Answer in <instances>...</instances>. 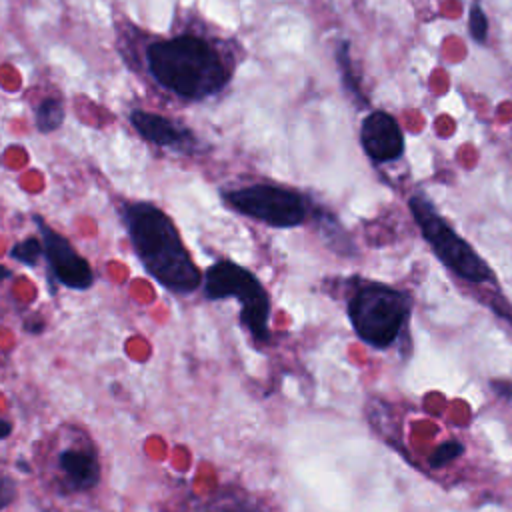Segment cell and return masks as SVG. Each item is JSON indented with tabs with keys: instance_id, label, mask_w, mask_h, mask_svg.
<instances>
[{
	"instance_id": "cell-19",
	"label": "cell",
	"mask_w": 512,
	"mask_h": 512,
	"mask_svg": "<svg viewBox=\"0 0 512 512\" xmlns=\"http://www.w3.org/2000/svg\"><path fill=\"white\" fill-rule=\"evenodd\" d=\"M230 512H260V510H254V508H232Z\"/></svg>"
},
{
	"instance_id": "cell-4",
	"label": "cell",
	"mask_w": 512,
	"mask_h": 512,
	"mask_svg": "<svg viewBox=\"0 0 512 512\" xmlns=\"http://www.w3.org/2000/svg\"><path fill=\"white\" fill-rule=\"evenodd\" d=\"M408 206L424 240L444 266H448L456 276L476 284L490 282L494 278L484 258L462 236H458V232L440 216L428 196L416 192L410 196Z\"/></svg>"
},
{
	"instance_id": "cell-1",
	"label": "cell",
	"mask_w": 512,
	"mask_h": 512,
	"mask_svg": "<svg viewBox=\"0 0 512 512\" xmlns=\"http://www.w3.org/2000/svg\"><path fill=\"white\" fill-rule=\"evenodd\" d=\"M146 66L160 88L188 102L216 96L234 70L218 42L194 32L152 40L146 48Z\"/></svg>"
},
{
	"instance_id": "cell-15",
	"label": "cell",
	"mask_w": 512,
	"mask_h": 512,
	"mask_svg": "<svg viewBox=\"0 0 512 512\" xmlns=\"http://www.w3.org/2000/svg\"><path fill=\"white\" fill-rule=\"evenodd\" d=\"M462 452H464V446H462L460 442H456V440L444 442V444H440V446L434 450V454L430 456V466L440 468V466H444V464L456 460Z\"/></svg>"
},
{
	"instance_id": "cell-5",
	"label": "cell",
	"mask_w": 512,
	"mask_h": 512,
	"mask_svg": "<svg viewBox=\"0 0 512 512\" xmlns=\"http://www.w3.org/2000/svg\"><path fill=\"white\" fill-rule=\"evenodd\" d=\"M204 294L210 300L236 298L240 302V320L254 340H270V298L260 280L232 260H220L204 272Z\"/></svg>"
},
{
	"instance_id": "cell-17",
	"label": "cell",
	"mask_w": 512,
	"mask_h": 512,
	"mask_svg": "<svg viewBox=\"0 0 512 512\" xmlns=\"http://www.w3.org/2000/svg\"><path fill=\"white\" fill-rule=\"evenodd\" d=\"M10 430H12L10 422H6V420H2V418H0V440H2V438H6V436L10 434Z\"/></svg>"
},
{
	"instance_id": "cell-12",
	"label": "cell",
	"mask_w": 512,
	"mask_h": 512,
	"mask_svg": "<svg viewBox=\"0 0 512 512\" xmlns=\"http://www.w3.org/2000/svg\"><path fill=\"white\" fill-rule=\"evenodd\" d=\"M336 60H338V66H340V72H342V82H344L346 90L354 96V100H358L360 104H366V96L362 94L358 78L352 70V58H350L348 42H340V46L336 50Z\"/></svg>"
},
{
	"instance_id": "cell-10",
	"label": "cell",
	"mask_w": 512,
	"mask_h": 512,
	"mask_svg": "<svg viewBox=\"0 0 512 512\" xmlns=\"http://www.w3.org/2000/svg\"><path fill=\"white\" fill-rule=\"evenodd\" d=\"M60 468L74 490H88L96 486L100 478V466L96 458L86 450H66L58 458Z\"/></svg>"
},
{
	"instance_id": "cell-16",
	"label": "cell",
	"mask_w": 512,
	"mask_h": 512,
	"mask_svg": "<svg viewBox=\"0 0 512 512\" xmlns=\"http://www.w3.org/2000/svg\"><path fill=\"white\" fill-rule=\"evenodd\" d=\"M16 496V484L10 476L0 474V510L6 508Z\"/></svg>"
},
{
	"instance_id": "cell-3",
	"label": "cell",
	"mask_w": 512,
	"mask_h": 512,
	"mask_svg": "<svg viewBox=\"0 0 512 512\" xmlns=\"http://www.w3.org/2000/svg\"><path fill=\"white\" fill-rule=\"evenodd\" d=\"M408 314V294L380 282L360 286L348 302L354 332L374 348H388L398 338Z\"/></svg>"
},
{
	"instance_id": "cell-14",
	"label": "cell",
	"mask_w": 512,
	"mask_h": 512,
	"mask_svg": "<svg viewBox=\"0 0 512 512\" xmlns=\"http://www.w3.org/2000/svg\"><path fill=\"white\" fill-rule=\"evenodd\" d=\"M468 28H470V34L472 38L482 44L486 42V36H488V18L484 14V10L474 2L470 6V14H468Z\"/></svg>"
},
{
	"instance_id": "cell-9",
	"label": "cell",
	"mask_w": 512,
	"mask_h": 512,
	"mask_svg": "<svg viewBox=\"0 0 512 512\" xmlns=\"http://www.w3.org/2000/svg\"><path fill=\"white\" fill-rule=\"evenodd\" d=\"M130 122L144 140H148L158 148L190 150L196 146L194 134L172 118L146 112V110H134L130 114Z\"/></svg>"
},
{
	"instance_id": "cell-18",
	"label": "cell",
	"mask_w": 512,
	"mask_h": 512,
	"mask_svg": "<svg viewBox=\"0 0 512 512\" xmlns=\"http://www.w3.org/2000/svg\"><path fill=\"white\" fill-rule=\"evenodd\" d=\"M8 276H10V270H8V268H4V266H0V282H2V280H6Z\"/></svg>"
},
{
	"instance_id": "cell-8",
	"label": "cell",
	"mask_w": 512,
	"mask_h": 512,
	"mask_svg": "<svg viewBox=\"0 0 512 512\" xmlns=\"http://www.w3.org/2000/svg\"><path fill=\"white\" fill-rule=\"evenodd\" d=\"M360 144L372 162H394L404 152V134L388 112L374 110L362 120Z\"/></svg>"
},
{
	"instance_id": "cell-11",
	"label": "cell",
	"mask_w": 512,
	"mask_h": 512,
	"mask_svg": "<svg viewBox=\"0 0 512 512\" xmlns=\"http://www.w3.org/2000/svg\"><path fill=\"white\" fill-rule=\"evenodd\" d=\"M64 120V104L62 100L50 96L40 100V104L36 106V128L42 134H50L56 128L62 126Z\"/></svg>"
},
{
	"instance_id": "cell-6",
	"label": "cell",
	"mask_w": 512,
	"mask_h": 512,
	"mask_svg": "<svg viewBox=\"0 0 512 512\" xmlns=\"http://www.w3.org/2000/svg\"><path fill=\"white\" fill-rule=\"evenodd\" d=\"M222 196L236 212L272 228H296L310 214L308 200L300 192L276 184H248Z\"/></svg>"
},
{
	"instance_id": "cell-13",
	"label": "cell",
	"mask_w": 512,
	"mask_h": 512,
	"mask_svg": "<svg viewBox=\"0 0 512 512\" xmlns=\"http://www.w3.org/2000/svg\"><path fill=\"white\" fill-rule=\"evenodd\" d=\"M44 256V250H42V240L30 236V238H24L20 242H16L12 248H10V258L12 260H18L26 266H34L38 262V258Z\"/></svg>"
},
{
	"instance_id": "cell-2",
	"label": "cell",
	"mask_w": 512,
	"mask_h": 512,
	"mask_svg": "<svg viewBox=\"0 0 512 512\" xmlns=\"http://www.w3.org/2000/svg\"><path fill=\"white\" fill-rule=\"evenodd\" d=\"M120 218L144 270L176 294H192L204 276L186 250L172 218L150 202L122 204Z\"/></svg>"
},
{
	"instance_id": "cell-7",
	"label": "cell",
	"mask_w": 512,
	"mask_h": 512,
	"mask_svg": "<svg viewBox=\"0 0 512 512\" xmlns=\"http://www.w3.org/2000/svg\"><path fill=\"white\" fill-rule=\"evenodd\" d=\"M34 222L40 230L44 258L52 276L66 288L86 290L94 282V272L84 256L76 252V248L56 230H52L40 216H34Z\"/></svg>"
}]
</instances>
